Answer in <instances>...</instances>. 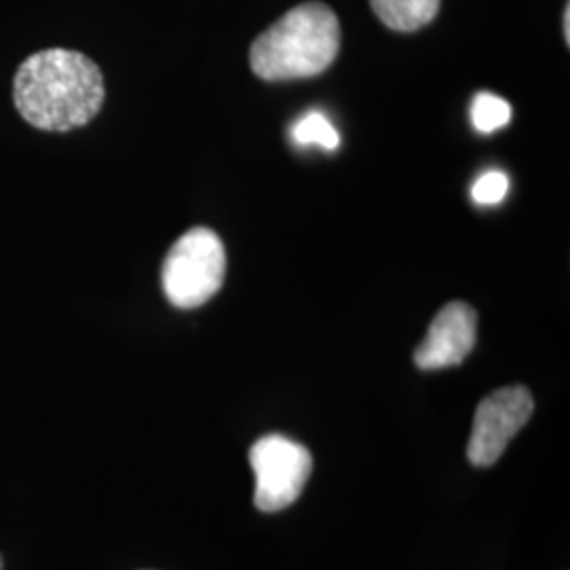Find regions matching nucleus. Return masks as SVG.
Returning a JSON list of instances; mask_svg holds the SVG:
<instances>
[{
    "mask_svg": "<svg viewBox=\"0 0 570 570\" xmlns=\"http://www.w3.org/2000/svg\"><path fill=\"white\" fill-rule=\"evenodd\" d=\"M104 98L102 70L72 49L30 56L13 79L18 112L41 131H70L94 121Z\"/></svg>",
    "mask_w": 570,
    "mask_h": 570,
    "instance_id": "obj_1",
    "label": "nucleus"
},
{
    "mask_svg": "<svg viewBox=\"0 0 570 570\" xmlns=\"http://www.w3.org/2000/svg\"><path fill=\"white\" fill-rule=\"evenodd\" d=\"M341 49V23L322 2L289 9L252 42L249 63L265 81L311 79L326 72Z\"/></svg>",
    "mask_w": 570,
    "mask_h": 570,
    "instance_id": "obj_2",
    "label": "nucleus"
},
{
    "mask_svg": "<svg viewBox=\"0 0 570 570\" xmlns=\"http://www.w3.org/2000/svg\"><path fill=\"white\" fill-rule=\"evenodd\" d=\"M226 277V252L220 237L205 226L190 228L171 245L164 263V292L178 308L205 305Z\"/></svg>",
    "mask_w": 570,
    "mask_h": 570,
    "instance_id": "obj_3",
    "label": "nucleus"
},
{
    "mask_svg": "<svg viewBox=\"0 0 570 570\" xmlns=\"http://www.w3.org/2000/svg\"><path fill=\"white\" fill-rule=\"evenodd\" d=\"M249 465L256 475L254 505L273 513L289 508L301 497L313 469V459L303 444L271 433L249 450Z\"/></svg>",
    "mask_w": 570,
    "mask_h": 570,
    "instance_id": "obj_4",
    "label": "nucleus"
},
{
    "mask_svg": "<svg viewBox=\"0 0 570 570\" xmlns=\"http://www.w3.org/2000/svg\"><path fill=\"white\" fill-rule=\"evenodd\" d=\"M532 410V395L522 385L497 389L487 395L475 407L473 416L468 446L471 465L489 468L497 463L513 435L529 423Z\"/></svg>",
    "mask_w": 570,
    "mask_h": 570,
    "instance_id": "obj_5",
    "label": "nucleus"
},
{
    "mask_svg": "<svg viewBox=\"0 0 570 570\" xmlns=\"http://www.w3.org/2000/svg\"><path fill=\"white\" fill-rule=\"evenodd\" d=\"M478 338V313L468 303H450L440 308L429 326L425 341L414 351L421 370H442L465 362Z\"/></svg>",
    "mask_w": 570,
    "mask_h": 570,
    "instance_id": "obj_6",
    "label": "nucleus"
},
{
    "mask_svg": "<svg viewBox=\"0 0 570 570\" xmlns=\"http://www.w3.org/2000/svg\"><path fill=\"white\" fill-rule=\"evenodd\" d=\"M372 11L395 32H414L433 21L440 0H370Z\"/></svg>",
    "mask_w": 570,
    "mask_h": 570,
    "instance_id": "obj_7",
    "label": "nucleus"
},
{
    "mask_svg": "<svg viewBox=\"0 0 570 570\" xmlns=\"http://www.w3.org/2000/svg\"><path fill=\"white\" fill-rule=\"evenodd\" d=\"M292 140L298 146H320L324 150H336L341 136L324 112L311 110L292 127Z\"/></svg>",
    "mask_w": 570,
    "mask_h": 570,
    "instance_id": "obj_8",
    "label": "nucleus"
},
{
    "mask_svg": "<svg viewBox=\"0 0 570 570\" xmlns=\"http://www.w3.org/2000/svg\"><path fill=\"white\" fill-rule=\"evenodd\" d=\"M513 117L511 104L497 94L482 91L471 102V122L480 134H492L503 129Z\"/></svg>",
    "mask_w": 570,
    "mask_h": 570,
    "instance_id": "obj_9",
    "label": "nucleus"
},
{
    "mask_svg": "<svg viewBox=\"0 0 570 570\" xmlns=\"http://www.w3.org/2000/svg\"><path fill=\"white\" fill-rule=\"evenodd\" d=\"M508 190H510V178L499 171V169H492L482 174L473 188H471V199L478 205H499L505 197H508Z\"/></svg>",
    "mask_w": 570,
    "mask_h": 570,
    "instance_id": "obj_10",
    "label": "nucleus"
},
{
    "mask_svg": "<svg viewBox=\"0 0 570 570\" xmlns=\"http://www.w3.org/2000/svg\"><path fill=\"white\" fill-rule=\"evenodd\" d=\"M570 7L564 9V37H567V41L570 39Z\"/></svg>",
    "mask_w": 570,
    "mask_h": 570,
    "instance_id": "obj_11",
    "label": "nucleus"
},
{
    "mask_svg": "<svg viewBox=\"0 0 570 570\" xmlns=\"http://www.w3.org/2000/svg\"><path fill=\"white\" fill-rule=\"evenodd\" d=\"M0 570H2V560H0Z\"/></svg>",
    "mask_w": 570,
    "mask_h": 570,
    "instance_id": "obj_12",
    "label": "nucleus"
}]
</instances>
